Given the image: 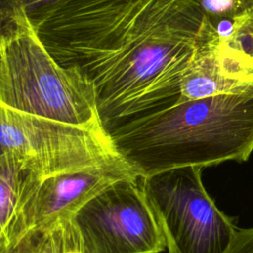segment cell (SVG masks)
I'll list each match as a JSON object with an SVG mask.
<instances>
[{"label": "cell", "instance_id": "30bf717a", "mask_svg": "<svg viewBox=\"0 0 253 253\" xmlns=\"http://www.w3.org/2000/svg\"><path fill=\"white\" fill-rule=\"evenodd\" d=\"M50 253H89L73 217L59 218L42 230Z\"/></svg>", "mask_w": 253, "mask_h": 253}, {"label": "cell", "instance_id": "8fae6325", "mask_svg": "<svg viewBox=\"0 0 253 253\" xmlns=\"http://www.w3.org/2000/svg\"><path fill=\"white\" fill-rule=\"evenodd\" d=\"M223 36L230 47L253 58V6L234 17Z\"/></svg>", "mask_w": 253, "mask_h": 253}, {"label": "cell", "instance_id": "5b68a950", "mask_svg": "<svg viewBox=\"0 0 253 253\" xmlns=\"http://www.w3.org/2000/svg\"><path fill=\"white\" fill-rule=\"evenodd\" d=\"M202 169L186 166L138 178L173 253H224L238 230L205 189Z\"/></svg>", "mask_w": 253, "mask_h": 253}, {"label": "cell", "instance_id": "ba28073f", "mask_svg": "<svg viewBox=\"0 0 253 253\" xmlns=\"http://www.w3.org/2000/svg\"><path fill=\"white\" fill-rule=\"evenodd\" d=\"M253 88V58L221 42L202 56L185 77L176 104Z\"/></svg>", "mask_w": 253, "mask_h": 253}, {"label": "cell", "instance_id": "9c48e42d", "mask_svg": "<svg viewBox=\"0 0 253 253\" xmlns=\"http://www.w3.org/2000/svg\"><path fill=\"white\" fill-rule=\"evenodd\" d=\"M42 179L0 156V253H12L28 236L30 210Z\"/></svg>", "mask_w": 253, "mask_h": 253}, {"label": "cell", "instance_id": "3957f363", "mask_svg": "<svg viewBox=\"0 0 253 253\" xmlns=\"http://www.w3.org/2000/svg\"><path fill=\"white\" fill-rule=\"evenodd\" d=\"M0 105L106 132L92 84L56 61L23 9L0 15Z\"/></svg>", "mask_w": 253, "mask_h": 253}, {"label": "cell", "instance_id": "52a82bcc", "mask_svg": "<svg viewBox=\"0 0 253 253\" xmlns=\"http://www.w3.org/2000/svg\"><path fill=\"white\" fill-rule=\"evenodd\" d=\"M138 178L126 161H119L43 179L30 210L31 234L46 229L59 218L74 217L85 204L114 183Z\"/></svg>", "mask_w": 253, "mask_h": 253}, {"label": "cell", "instance_id": "6da1fadb", "mask_svg": "<svg viewBox=\"0 0 253 253\" xmlns=\"http://www.w3.org/2000/svg\"><path fill=\"white\" fill-rule=\"evenodd\" d=\"M28 15L56 61L92 84L107 133L175 105L223 38L199 0H55Z\"/></svg>", "mask_w": 253, "mask_h": 253}, {"label": "cell", "instance_id": "5bb4252c", "mask_svg": "<svg viewBox=\"0 0 253 253\" xmlns=\"http://www.w3.org/2000/svg\"><path fill=\"white\" fill-rule=\"evenodd\" d=\"M53 1L55 0H0V15L17 9L30 13Z\"/></svg>", "mask_w": 253, "mask_h": 253}, {"label": "cell", "instance_id": "8992f818", "mask_svg": "<svg viewBox=\"0 0 253 253\" xmlns=\"http://www.w3.org/2000/svg\"><path fill=\"white\" fill-rule=\"evenodd\" d=\"M89 253H162L166 238L138 179L120 180L73 217Z\"/></svg>", "mask_w": 253, "mask_h": 253}, {"label": "cell", "instance_id": "7c38bea8", "mask_svg": "<svg viewBox=\"0 0 253 253\" xmlns=\"http://www.w3.org/2000/svg\"><path fill=\"white\" fill-rule=\"evenodd\" d=\"M205 8L210 12L214 20V7L225 6L226 19L231 22L234 17L241 14L251 6H253V0H199Z\"/></svg>", "mask_w": 253, "mask_h": 253}, {"label": "cell", "instance_id": "9a60e30c", "mask_svg": "<svg viewBox=\"0 0 253 253\" xmlns=\"http://www.w3.org/2000/svg\"><path fill=\"white\" fill-rule=\"evenodd\" d=\"M28 253H50L47 240L44 235L37 234L27 241Z\"/></svg>", "mask_w": 253, "mask_h": 253}, {"label": "cell", "instance_id": "4fadbf2b", "mask_svg": "<svg viewBox=\"0 0 253 253\" xmlns=\"http://www.w3.org/2000/svg\"><path fill=\"white\" fill-rule=\"evenodd\" d=\"M167 253H173L167 250ZM224 253H253V227L238 229Z\"/></svg>", "mask_w": 253, "mask_h": 253}, {"label": "cell", "instance_id": "2e32d148", "mask_svg": "<svg viewBox=\"0 0 253 253\" xmlns=\"http://www.w3.org/2000/svg\"><path fill=\"white\" fill-rule=\"evenodd\" d=\"M12 253H28V250H27V246H26L25 241H23Z\"/></svg>", "mask_w": 253, "mask_h": 253}, {"label": "cell", "instance_id": "277c9868", "mask_svg": "<svg viewBox=\"0 0 253 253\" xmlns=\"http://www.w3.org/2000/svg\"><path fill=\"white\" fill-rule=\"evenodd\" d=\"M0 156L42 180L125 161L107 132L61 123L0 105Z\"/></svg>", "mask_w": 253, "mask_h": 253}, {"label": "cell", "instance_id": "7a4b0ae2", "mask_svg": "<svg viewBox=\"0 0 253 253\" xmlns=\"http://www.w3.org/2000/svg\"><path fill=\"white\" fill-rule=\"evenodd\" d=\"M108 134L138 177L245 162L253 151V88L175 104Z\"/></svg>", "mask_w": 253, "mask_h": 253}]
</instances>
